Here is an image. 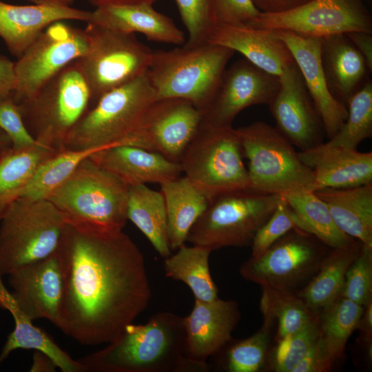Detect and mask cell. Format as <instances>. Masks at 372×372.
Instances as JSON below:
<instances>
[{
    "mask_svg": "<svg viewBox=\"0 0 372 372\" xmlns=\"http://www.w3.org/2000/svg\"><path fill=\"white\" fill-rule=\"evenodd\" d=\"M0 271V309L12 316L14 327L0 353V365L17 349H34L47 355L63 372H84L83 366L63 350L45 331L32 323L6 287Z\"/></svg>",
    "mask_w": 372,
    "mask_h": 372,
    "instance_id": "27",
    "label": "cell"
},
{
    "mask_svg": "<svg viewBox=\"0 0 372 372\" xmlns=\"http://www.w3.org/2000/svg\"><path fill=\"white\" fill-rule=\"evenodd\" d=\"M249 25L313 37L351 32L372 33V18L362 0H309L278 13L260 12Z\"/></svg>",
    "mask_w": 372,
    "mask_h": 372,
    "instance_id": "14",
    "label": "cell"
},
{
    "mask_svg": "<svg viewBox=\"0 0 372 372\" xmlns=\"http://www.w3.org/2000/svg\"><path fill=\"white\" fill-rule=\"evenodd\" d=\"M341 297L362 307L372 300V248L362 244L347 271Z\"/></svg>",
    "mask_w": 372,
    "mask_h": 372,
    "instance_id": "42",
    "label": "cell"
},
{
    "mask_svg": "<svg viewBox=\"0 0 372 372\" xmlns=\"http://www.w3.org/2000/svg\"><path fill=\"white\" fill-rule=\"evenodd\" d=\"M280 86L278 76L240 59L226 69L218 91L202 113L200 125L232 126L236 116L256 105H268Z\"/></svg>",
    "mask_w": 372,
    "mask_h": 372,
    "instance_id": "16",
    "label": "cell"
},
{
    "mask_svg": "<svg viewBox=\"0 0 372 372\" xmlns=\"http://www.w3.org/2000/svg\"><path fill=\"white\" fill-rule=\"evenodd\" d=\"M319 314L301 329L276 342L272 360L275 371L292 372L304 357L318 337Z\"/></svg>",
    "mask_w": 372,
    "mask_h": 372,
    "instance_id": "39",
    "label": "cell"
},
{
    "mask_svg": "<svg viewBox=\"0 0 372 372\" xmlns=\"http://www.w3.org/2000/svg\"><path fill=\"white\" fill-rule=\"evenodd\" d=\"M152 3H117L96 7L87 23L114 31L143 34L154 42L180 45L184 33L169 17L156 11Z\"/></svg>",
    "mask_w": 372,
    "mask_h": 372,
    "instance_id": "24",
    "label": "cell"
},
{
    "mask_svg": "<svg viewBox=\"0 0 372 372\" xmlns=\"http://www.w3.org/2000/svg\"><path fill=\"white\" fill-rule=\"evenodd\" d=\"M63 296L56 327L83 345L108 344L147 307L143 253L123 230L67 224L59 249Z\"/></svg>",
    "mask_w": 372,
    "mask_h": 372,
    "instance_id": "1",
    "label": "cell"
},
{
    "mask_svg": "<svg viewBox=\"0 0 372 372\" xmlns=\"http://www.w3.org/2000/svg\"><path fill=\"white\" fill-rule=\"evenodd\" d=\"M353 45L364 58L369 70H372V33L351 32L346 33Z\"/></svg>",
    "mask_w": 372,
    "mask_h": 372,
    "instance_id": "47",
    "label": "cell"
},
{
    "mask_svg": "<svg viewBox=\"0 0 372 372\" xmlns=\"http://www.w3.org/2000/svg\"><path fill=\"white\" fill-rule=\"evenodd\" d=\"M156 0H87V1L95 7L117 3H152Z\"/></svg>",
    "mask_w": 372,
    "mask_h": 372,
    "instance_id": "52",
    "label": "cell"
},
{
    "mask_svg": "<svg viewBox=\"0 0 372 372\" xmlns=\"http://www.w3.org/2000/svg\"><path fill=\"white\" fill-rule=\"evenodd\" d=\"M260 309L264 318L277 320L276 342L306 325L313 313L296 293L262 287Z\"/></svg>",
    "mask_w": 372,
    "mask_h": 372,
    "instance_id": "36",
    "label": "cell"
},
{
    "mask_svg": "<svg viewBox=\"0 0 372 372\" xmlns=\"http://www.w3.org/2000/svg\"><path fill=\"white\" fill-rule=\"evenodd\" d=\"M37 5H55L71 6L74 0H28Z\"/></svg>",
    "mask_w": 372,
    "mask_h": 372,
    "instance_id": "53",
    "label": "cell"
},
{
    "mask_svg": "<svg viewBox=\"0 0 372 372\" xmlns=\"http://www.w3.org/2000/svg\"><path fill=\"white\" fill-rule=\"evenodd\" d=\"M56 151L37 143L12 148L0 160V220L17 200L39 166Z\"/></svg>",
    "mask_w": 372,
    "mask_h": 372,
    "instance_id": "34",
    "label": "cell"
},
{
    "mask_svg": "<svg viewBox=\"0 0 372 372\" xmlns=\"http://www.w3.org/2000/svg\"><path fill=\"white\" fill-rule=\"evenodd\" d=\"M127 216L161 257L165 258L172 254L165 204L161 191L152 189L146 185L130 187Z\"/></svg>",
    "mask_w": 372,
    "mask_h": 372,
    "instance_id": "31",
    "label": "cell"
},
{
    "mask_svg": "<svg viewBox=\"0 0 372 372\" xmlns=\"http://www.w3.org/2000/svg\"><path fill=\"white\" fill-rule=\"evenodd\" d=\"M363 311L364 307L340 297L320 311L316 344L322 358L330 369L343 354Z\"/></svg>",
    "mask_w": 372,
    "mask_h": 372,
    "instance_id": "32",
    "label": "cell"
},
{
    "mask_svg": "<svg viewBox=\"0 0 372 372\" xmlns=\"http://www.w3.org/2000/svg\"><path fill=\"white\" fill-rule=\"evenodd\" d=\"M0 128L10 136L14 149L25 148L37 143L28 132L19 105L12 96L0 99Z\"/></svg>",
    "mask_w": 372,
    "mask_h": 372,
    "instance_id": "43",
    "label": "cell"
},
{
    "mask_svg": "<svg viewBox=\"0 0 372 372\" xmlns=\"http://www.w3.org/2000/svg\"><path fill=\"white\" fill-rule=\"evenodd\" d=\"M174 1L188 32L185 45L194 46L207 42L216 26L212 0Z\"/></svg>",
    "mask_w": 372,
    "mask_h": 372,
    "instance_id": "41",
    "label": "cell"
},
{
    "mask_svg": "<svg viewBox=\"0 0 372 372\" xmlns=\"http://www.w3.org/2000/svg\"><path fill=\"white\" fill-rule=\"evenodd\" d=\"M280 196L250 188L220 194L209 201L192 227L187 241L211 251L251 245L260 227L275 210Z\"/></svg>",
    "mask_w": 372,
    "mask_h": 372,
    "instance_id": "9",
    "label": "cell"
},
{
    "mask_svg": "<svg viewBox=\"0 0 372 372\" xmlns=\"http://www.w3.org/2000/svg\"><path fill=\"white\" fill-rule=\"evenodd\" d=\"M331 249L313 234L295 228L261 255L243 262L239 271L261 287L297 293L316 275Z\"/></svg>",
    "mask_w": 372,
    "mask_h": 372,
    "instance_id": "12",
    "label": "cell"
},
{
    "mask_svg": "<svg viewBox=\"0 0 372 372\" xmlns=\"http://www.w3.org/2000/svg\"><path fill=\"white\" fill-rule=\"evenodd\" d=\"M207 41L242 54L255 66L276 76L296 63L287 45L273 30L217 25Z\"/></svg>",
    "mask_w": 372,
    "mask_h": 372,
    "instance_id": "22",
    "label": "cell"
},
{
    "mask_svg": "<svg viewBox=\"0 0 372 372\" xmlns=\"http://www.w3.org/2000/svg\"><path fill=\"white\" fill-rule=\"evenodd\" d=\"M289 48L323 123L326 137L332 138L347 116V107L331 94L321 56V38L285 30H275Z\"/></svg>",
    "mask_w": 372,
    "mask_h": 372,
    "instance_id": "20",
    "label": "cell"
},
{
    "mask_svg": "<svg viewBox=\"0 0 372 372\" xmlns=\"http://www.w3.org/2000/svg\"><path fill=\"white\" fill-rule=\"evenodd\" d=\"M16 86L14 62L0 56V99L12 96Z\"/></svg>",
    "mask_w": 372,
    "mask_h": 372,
    "instance_id": "45",
    "label": "cell"
},
{
    "mask_svg": "<svg viewBox=\"0 0 372 372\" xmlns=\"http://www.w3.org/2000/svg\"><path fill=\"white\" fill-rule=\"evenodd\" d=\"M257 8L264 13H278L293 9L309 0H253Z\"/></svg>",
    "mask_w": 372,
    "mask_h": 372,
    "instance_id": "48",
    "label": "cell"
},
{
    "mask_svg": "<svg viewBox=\"0 0 372 372\" xmlns=\"http://www.w3.org/2000/svg\"><path fill=\"white\" fill-rule=\"evenodd\" d=\"M56 366L45 353L35 351L33 355V363L30 371H55Z\"/></svg>",
    "mask_w": 372,
    "mask_h": 372,
    "instance_id": "50",
    "label": "cell"
},
{
    "mask_svg": "<svg viewBox=\"0 0 372 372\" xmlns=\"http://www.w3.org/2000/svg\"><path fill=\"white\" fill-rule=\"evenodd\" d=\"M347 116L338 132L327 142L329 145L351 149L372 136V82L369 79L349 99Z\"/></svg>",
    "mask_w": 372,
    "mask_h": 372,
    "instance_id": "37",
    "label": "cell"
},
{
    "mask_svg": "<svg viewBox=\"0 0 372 372\" xmlns=\"http://www.w3.org/2000/svg\"><path fill=\"white\" fill-rule=\"evenodd\" d=\"M313 173V192L324 188H348L372 183V152L333 146L325 142L298 152Z\"/></svg>",
    "mask_w": 372,
    "mask_h": 372,
    "instance_id": "21",
    "label": "cell"
},
{
    "mask_svg": "<svg viewBox=\"0 0 372 372\" xmlns=\"http://www.w3.org/2000/svg\"><path fill=\"white\" fill-rule=\"evenodd\" d=\"M91 12L55 5L18 6L0 0V37L12 54L24 52L51 23L64 20L88 22Z\"/></svg>",
    "mask_w": 372,
    "mask_h": 372,
    "instance_id": "23",
    "label": "cell"
},
{
    "mask_svg": "<svg viewBox=\"0 0 372 372\" xmlns=\"http://www.w3.org/2000/svg\"><path fill=\"white\" fill-rule=\"evenodd\" d=\"M282 196L304 223L307 231L329 247H344L358 240L338 227L327 205L314 192L302 191Z\"/></svg>",
    "mask_w": 372,
    "mask_h": 372,
    "instance_id": "35",
    "label": "cell"
},
{
    "mask_svg": "<svg viewBox=\"0 0 372 372\" xmlns=\"http://www.w3.org/2000/svg\"><path fill=\"white\" fill-rule=\"evenodd\" d=\"M0 271L14 270L55 254L67 225L48 199L20 197L0 220Z\"/></svg>",
    "mask_w": 372,
    "mask_h": 372,
    "instance_id": "7",
    "label": "cell"
},
{
    "mask_svg": "<svg viewBox=\"0 0 372 372\" xmlns=\"http://www.w3.org/2000/svg\"><path fill=\"white\" fill-rule=\"evenodd\" d=\"M201 120V112L188 101L156 99L125 145L158 153L179 163Z\"/></svg>",
    "mask_w": 372,
    "mask_h": 372,
    "instance_id": "15",
    "label": "cell"
},
{
    "mask_svg": "<svg viewBox=\"0 0 372 372\" xmlns=\"http://www.w3.org/2000/svg\"><path fill=\"white\" fill-rule=\"evenodd\" d=\"M362 243L331 249L316 275L296 294L314 314L341 297L347 269L360 254Z\"/></svg>",
    "mask_w": 372,
    "mask_h": 372,
    "instance_id": "30",
    "label": "cell"
},
{
    "mask_svg": "<svg viewBox=\"0 0 372 372\" xmlns=\"http://www.w3.org/2000/svg\"><path fill=\"white\" fill-rule=\"evenodd\" d=\"M17 302L32 321L44 318L57 324L63 296L64 276L59 250L9 274Z\"/></svg>",
    "mask_w": 372,
    "mask_h": 372,
    "instance_id": "19",
    "label": "cell"
},
{
    "mask_svg": "<svg viewBox=\"0 0 372 372\" xmlns=\"http://www.w3.org/2000/svg\"><path fill=\"white\" fill-rule=\"evenodd\" d=\"M234 54L230 48L208 41L154 51L146 76L156 99H182L202 114L214 98Z\"/></svg>",
    "mask_w": 372,
    "mask_h": 372,
    "instance_id": "4",
    "label": "cell"
},
{
    "mask_svg": "<svg viewBox=\"0 0 372 372\" xmlns=\"http://www.w3.org/2000/svg\"><path fill=\"white\" fill-rule=\"evenodd\" d=\"M273 322L263 318L261 328L254 335L233 344L226 351L224 368L229 372H257L262 368Z\"/></svg>",
    "mask_w": 372,
    "mask_h": 372,
    "instance_id": "38",
    "label": "cell"
},
{
    "mask_svg": "<svg viewBox=\"0 0 372 372\" xmlns=\"http://www.w3.org/2000/svg\"><path fill=\"white\" fill-rule=\"evenodd\" d=\"M314 193L325 203L342 232L372 248V183L348 188H324Z\"/></svg>",
    "mask_w": 372,
    "mask_h": 372,
    "instance_id": "28",
    "label": "cell"
},
{
    "mask_svg": "<svg viewBox=\"0 0 372 372\" xmlns=\"http://www.w3.org/2000/svg\"><path fill=\"white\" fill-rule=\"evenodd\" d=\"M278 78L280 86L268 104L275 127L300 151L324 143L323 123L296 64L287 68Z\"/></svg>",
    "mask_w": 372,
    "mask_h": 372,
    "instance_id": "17",
    "label": "cell"
},
{
    "mask_svg": "<svg viewBox=\"0 0 372 372\" xmlns=\"http://www.w3.org/2000/svg\"><path fill=\"white\" fill-rule=\"evenodd\" d=\"M236 129L200 125L179 164L182 173L209 200L249 188L247 169Z\"/></svg>",
    "mask_w": 372,
    "mask_h": 372,
    "instance_id": "11",
    "label": "cell"
},
{
    "mask_svg": "<svg viewBox=\"0 0 372 372\" xmlns=\"http://www.w3.org/2000/svg\"><path fill=\"white\" fill-rule=\"evenodd\" d=\"M240 318L238 304L234 300L195 299L192 311L184 318L185 355L198 372L207 371V359L231 342Z\"/></svg>",
    "mask_w": 372,
    "mask_h": 372,
    "instance_id": "18",
    "label": "cell"
},
{
    "mask_svg": "<svg viewBox=\"0 0 372 372\" xmlns=\"http://www.w3.org/2000/svg\"><path fill=\"white\" fill-rule=\"evenodd\" d=\"M160 185L166 208L168 241L174 251L187 241L192 227L207 208L209 200L185 176Z\"/></svg>",
    "mask_w": 372,
    "mask_h": 372,
    "instance_id": "29",
    "label": "cell"
},
{
    "mask_svg": "<svg viewBox=\"0 0 372 372\" xmlns=\"http://www.w3.org/2000/svg\"><path fill=\"white\" fill-rule=\"evenodd\" d=\"M90 158L129 187L147 183L161 185L183 175L179 163L158 153L131 145L110 147Z\"/></svg>",
    "mask_w": 372,
    "mask_h": 372,
    "instance_id": "25",
    "label": "cell"
},
{
    "mask_svg": "<svg viewBox=\"0 0 372 372\" xmlns=\"http://www.w3.org/2000/svg\"><path fill=\"white\" fill-rule=\"evenodd\" d=\"M295 228L307 231L306 227L300 218L285 197L280 195L275 210L258 230L253 239L251 245V257L261 255L276 240Z\"/></svg>",
    "mask_w": 372,
    "mask_h": 372,
    "instance_id": "40",
    "label": "cell"
},
{
    "mask_svg": "<svg viewBox=\"0 0 372 372\" xmlns=\"http://www.w3.org/2000/svg\"><path fill=\"white\" fill-rule=\"evenodd\" d=\"M217 25H248L261 12L253 0H212Z\"/></svg>",
    "mask_w": 372,
    "mask_h": 372,
    "instance_id": "44",
    "label": "cell"
},
{
    "mask_svg": "<svg viewBox=\"0 0 372 372\" xmlns=\"http://www.w3.org/2000/svg\"><path fill=\"white\" fill-rule=\"evenodd\" d=\"M12 148L13 145L10 136L0 128V160Z\"/></svg>",
    "mask_w": 372,
    "mask_h": 372,
    "instance_id": "51",
    "label": "cell"
},
{
    "mask_svg": "<svg viewBox=\"0 0 372 372\" xmlns=\"http://www.w3.org/2000/svg\"><path fill=\"white\" fill-rule=\"evenodd\" d=\"M90 102V90L75 60L32 97L17 104L31 136L37 143L61 152Z\"/></svg>",
    "mask_w": 372,
    "mask_h": 372,
    "instance_id": "5",
    "label": "cell"
},
{
    "mask_svg": "<svg viewBox=\"0 0 372 372\" xmlns=\"http://www.w3.org/2000/svg\"><path fill=\"white\" fill-rule=\"evenodd\" d=\"M185 337L184 318L158 312L78 360L85 372H198L185 355Z\"/></svg>",
    "mask_w": 372,
    "mask_h": 372,
    "instance_id": "2",
    "label": "cell"
},
{
    "mask_svg": "<svg viewBox=\"0 0 372 372\" xmlns=\"http://www.w3.org/2000/svg\"><path fill=\"white\" fill-rule=\"evenodd\" d=\"M322 63L333 96L347 107L349 99L369 80L366 62L346 34L321 38Z\"/></svg>",
    "mask_w": 372,
    "mask_h": 372,
    "instance_id": "26",
    "label": "cell"
},
{
    "mask_svg": "<svg viewBox=\"0 0 372 372\" xmlns=\"http://www.w3.org/2000/svg\"><path fill=\"white\" fill-rule=\"evenodd\" d=\"M212 251L193 245H181L174 255L164 258L167 277L185 283L196 300L209 302L218 298V289L210 273L209 258Z\"/></svg>",
    "mask_w": 372,
    "mask_h": 372,
    "instance_id": "33",
    "label": "cell"
},
{
    "mask_svg": "<svg viewBox=\"0 0 372 372\" xmlns=\"http://www.w3.org/2000/svg\"><path fill=\"white\" fill-rule=\"evenodd\" d=\"M236 130L242 152L249 161L250 189L280 196L312 191L311 169L275 127L256 121Z\"/></svg>",
    "mask_w": 372,
    "mask_h": 372,
    "instance_id": "8",
    "label": "cell"
},
{
    "mask_svg": "<svg viewBox=\"0 0 372 372\" xmlns=\"http://www.w3.org/2000/svg\"><path fill=\"white\" fill-rule=\"evenodd\" d=\"M129 187L90 156L48 196L65 223L90 229L123 230Z\"/></svg>",
    "mask_w": 372,
    "mask_h": 372,
    "instance_id": "3",
    "label": "cell"
},
{
    "mask_svg": "<svg viewBox=\"0 0 372 372\" xmlns=\"http://www.w3.org/2000/svg\"><path fill=\"white\" fill-rule=\"evenodd\" d=\"M88 48L85 29L63 21L49 25L14 62L17 86L12 96L18 103L32 97L51 78L83 56Z\"/></svg>",
    "mask_w": 372,
    "mask_h": 372,
    "instance_id": "13",
    "label": "cell"
},
{
    "mask_svg": "<svg viewBox=\"0 0 372 372\" xmlns=\"http://www.w3.org/2000/svg\"><path fill=\"white\" fill-rule=\"evenodd\" d=\"M156 99L146 74L102 96L70 132L64 149L125 145Z\"/></svg>",
    "mask_w": 372,
    "mask_h": 372,
    "instance_id": "6",
    "label": "cell"
},
{
    "mask_svg": "<svg viewBox=\"0 0 372 372\" xmlns=\"http://www.w3.org/2000/svg\"><path fill=\"white\" fill-rule=\"evenodd\" d=\"M87 23V50L76 61L90 90V109L105 94L145 75L154 51L135 34Z\"/></svg>",
    "mask_w": 372,
    "mask_h": 372,
    "instance_id": "10",
    "label": "cell"
},
{
    "mask_svg": "<svg viewBox=\"0 0 372 372\" xmlns=\"http://www.w3.org/2000/svg\"><path fill=\"white\" fill-rule=\"evenodd\" d=\"M329 371H330L329 368L319 353L316 340L292 372H327Z\"/></svg>",
    "mask_w": 372,
    "mask_h": 372,
    "instance_id": "46",
    "label": "cell"
},
{
    "mask_svg": "<svg viewBox=\"0 0 372 372\" xmlns=\"http://www.w3.org/2000/svg\"><path fill=\"white\" fill-rule=\"evenodd\" d=\"M357 329H359L363 334L364 340L369 344L372 333V300L364 307Z\"/></svg>",
    "mask_w": 372,
    "mask_h": 372,
    "instance_id": "49",
    "label": "cell"
}]
</instances>
